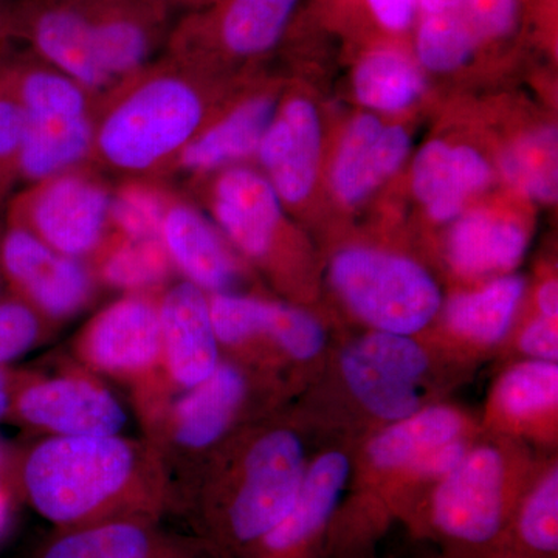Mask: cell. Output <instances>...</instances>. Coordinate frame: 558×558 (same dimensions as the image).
<instances>
[{"label": "cell", "mask_w": 558, "mask_h": 558, "mask_svg": "<svg viewBox=\"0 0 558 558\" xmlns=\"http://www.w3.org/2000/svg\"><path fill=\"white\" fill-rule=\"evenodd\" d=\"M20 487L54 529L172 513L163 465L146 438L49 436L25 454Z\"/></svg>", "instance_id": "cell-1"}, {"label": "cell", "mask_w": 558, "mask_h": 558, "mask_svg": "<svg viewBox=\"0 0 558 558\" xmlns=\"http://www.w3.org/2000/svg\"><path fill=\"white\" fill-rule=\"evenodd\" d=\"M307 465L295 429L252 428L209 464L179 517L220 558H240L292 508Z\"/></svg>", "instance_id": "cell-2"}, {"label": "cell", "mask_w": 558, "mask_h": 558, "mask_svg": "<svg viewBox=\"0 0 558 558\" xmlns=\"http://www.w3.org/2000/svg\"><path fill=\"white\" fill-rule=\"evenodd\" d=\"M209 119L207 83L190 68L142 69L98 98L87 165L126 180L171 174Z\"/></svg>", "instance_id": "cell-3"}, {"label": "cell", "mask_w": 558, "mask_h": 558, "mask_svg": "<svg viewBox=\"0 0 558 558\" xmlns=\"http://www.w3.org/2000/svg\"><path fill=\"white\" fill-rule=\"evenodd\" d=\"M531 472L515 440L475 442L433 484L409 523L438 539L451 557L490 558L535 478Z\"/></svg>", "instance_id": "cell-4"}, {"label": "cell", "mask_w": 558, "mask_h": 558, "mask_svg": "<svg viewBox=\"0 0 558 558\" xmlns=\"http://www.w3.org/2000/svg\"><path fill=\"white\" fill-rule=\"evenodd\" d=\"M258 371L220 360L211 376L180 392L146 425L170 486L172 515H179L191 492L227 444L236 438L252 405Z\"/></svg>", "instance_id": "cell-5"}, {"label": "cell", "mask_w": 558, "mask_h": 558, "mask_svg": "<svg viewBox=\"0 0 558 558\" xmlns=\"http://www.w3.org/2000/svg\"><path fill=\"white\" fill-rule=\"evenodd\" d=\"M160 292L126 293L113 301L81 329L73 344L84 369L130 385L143 427L172 400L163 376Z\"/></svg>", "instance_id": "cell-6"}, {"label": "cell", "mask_w": 558, "mask_h": 558, "mask_svg": "<svg viewBox=\"0 0 558 558\" xmlns=\"http://www.w3.org/2000/svg\"><path fill=\"white\" fill-rule=\"evenodd\" d=\"M0 75L27 117L21 180L35 183L87 165L98 98L53 68L21 65Z\"/></svg>", "instance_id": "cell-7"}, {"label": "cell", "mask_w": 558, "mask_h": 558, "mask_svg": "<svg viewBox=\"0 0 558 558\" xmlns=\"http://www.w3.org/2000/svg\"><path fill=\"white\" fill-rule=\"evenodd\" d=\"M329 275L341 301L371 330L414 337L442 310L438 282L409 256L348 247L333 256Z\"/></svg>", "instance_id": "cell-8"}, {"label": "cell", "mask_w": 558, "mask_h": 558, "mask_svg": "<svg viewBox=\"0 0 558 558\" xmlns=\"http://www.w3.org/2000/svg\"><path fill=\"white\" fill-rule=\"evenodd\" d=\"M110 193L89 165L31 183L11 197L7 223L47 247L89 259L109 233Z\"/></svg>", "instance_id": "cell-9"}, {"label": "cell", "mask_w": 558, "mask_h": 558, "mask_svg": "<svg viewBox=\"0 0 558 558\" xmlns=\"http://www.w3.org/2000/svg\"><path fill=\"white\" fill-rule=\"evenodd\" d=\"M215 328L234 362L266 374L284 363L312 362L328 343L325 326L310 311L241 293L220 301Z\"/></svg>", "instance_id": "cell-10"}, {"label": "cell", "mask_w": 558, "mask_h": 558, "mask_svg": "<svg viewBox=\"0 0 558 558\" xmlns=\"http://www.w3.org/2000/svg\"><path fill=\"white\" fill-rule=\"evenodd\" d=\"M432 359L416 337L371 330L343 349L340 373L352 398L385 425L428 405Z\"/></svg>", "instance_id": "cell-11"}, {"label": "cell", "mask_w": 558, "mask_h": 558, "mask_svg": "<svg viewBox=\"0 0 558 558\" xmlns=\"http://www.w3.org/2000/svg\"><path fill=\"white\" fill-rule=\"evenodd\" d=\"M9 421L50 436H112L126 427L124 407L87 369L54 376L25 373Z\"/></svg>", "instance_id": "cell-12"}, {"label": "cell", "mask_w": 558, "mask_h": 558, "mask_svg": "<svg viewBox=\"0 0 558 558\" xmlns=\"http://www.w3.org/2000/svg\"><path fill=\"white\" fill-rule=\"evenodd\" d=\"M208 207L220 233L245 259L278 281L284 278L282 202L263 172L247 167L222 170L209 186Z\"/></svg>", "instance_id": "cell-13"}, {"label": "cell", "mask_w": 558, "mask_h": 558, "mask_svg": "<svg viewBox=\"0 0 558 558\" xmlns=\"http://www.w3.org/2000/svg\"><path fill=\"white\" fill-rule=\"evenodd\" d=\"M0 260L10 295L49 325L75 317L95 296L98 281L86 259L54 252L20 227L3 229Z\"/></svg>", "instance_id": "cell-14"}, {"label": "cell", "mask_w": 558, "mask_h": 558, "mask_svg": "<svg viewBox=\"0 0 558 558\" xmlns=\"http://www.w3.org/2000/svg\"><path fill=\"white\" fill-rule=\"evenodd\" d=\"M417 11L418 62L429 72L450 73L515 32L520 0H418Z\"/></svg>", "instance_id": "cell-15"}, {"label": "cell", "mask_w": 558, "mask_h": 558, "mask_svg": "<svg viewBox=\"0 0 558 558\" xmlns=\"http://www.w3.org/2000/svg\"><path fill=\"white\" fill-rule=\"evenodd\" d=\"M351 473V459L343 451H325L311 461L292 508L240 558H325Z\"/></svg>", "instance_id": "cell-16"}, {"label": "cell", "mask_w": 558, "mask_h": 558, "mask_svg": "<svg viewBox=\"0 0 558 558\" xmlns=\"http://www.w3.org/2000/svg\"><path fill=\"white\" fill-rule=\"evenodd\" d=\"M32 558H220L205 539L161 526V520L120 519L54 529Z\"/></svg>", "instance_id": "cell-17"}, {"label": "cell", "mask_w": 558, "mask_h": 558, "mask_svg": "<svg viewBox=\"0 0 558 558\" xmlns=\"http://www.w3.org/2000/svg\"><path fill=\"white\" fill-rule=\"evenodd\" d=\"M163 376L172 395L196 387L222 360L209 312L208 293L189 281L159 295Z\"/></svg>", "instance_id": "cell-18"}, {"label": "cell", "mask_w": 558, "mask_h": 558, "mask_svg": "<svg viewBox=\"0 0 558 558\" xmlns=\"http://www.w3.org/2000/svg\"><path fill=\"white\" fill-rule=\"evenodd\" d=\"M484 425L498 438L553 442L558 427V363L523 360L488 395Z\"/></svg>", "instance_id": "cell-19"}, {"label": "cell", "mask_w": 558, "mask_h": 558, "mask_svg": "<svg viewBox=\"0 0 558 558\" xmlns=\"http://www.w3.org/2000/svg\"><path fill=\"white\" fill-rule=\"evenodd\" d=\"M319 153L322 126L315 106L306 98L278 106L256 157L282 205H300L311 196Z\"/></svg>", "instance_id": "cell-20"}, {"label": "cell", "mask_w": 558, "mask_h": 558, "mask_svg": "<svg viewBox=\"0 0 558 558\" xmlns=\"http://www.w3.org/2000/svg\"><path fill=\"white\" fill-rule=\"evenodd\" d=\"M160 240L172 267L185 281L207 292H233L241 277L240 264L220 236L219 229L189 202L168 197Z\"/></svg>", "instance_id": "cell-21"}, {"label": "cell", "mask_w": 558, "mask_h": 558, "mask_svg": "<svg viewBox=\"0 0 558 558\" xmlns=\"http://www.w3.org/2000/svg\"><path fill=\"white\" fill-rule=\"evenodd\" d=\"M410 149L403 128H385L377 117L363 113L341 140L332 168L333 193L349 207L360 204L399 171Z\"/></svg>", "instance_id": "cell-22"}, {"label": "cell", "mask_w": 558, "mask_h": 558, "mask_svg": "<svg viewBox=\"0 0 558 558\" xmlns=\"http://www.w3.org/2000/svg\"><path fill=\"white\" fill-rule=\"evenodd\" d=\"M278 106L275 95L263 92L236 102L218 119H209L182 150L172 172L202 175L238 167L240 161L256 156Z\"/></svg>", "instance_id": "cell-23"}, {"label": "cell", "mask_w": 558, "mask_h": 558, "mask_svg": "<svg viewBox=\"0 0 558 558\" xmlns=\"http://www.w3.org/2000/svg\"><path fill=\"white\" fill-rule=\"evenodd\" d=\"M492 168L470 146L429 142L418 150L413 165V190L436 222H451L462 215L472 194L486 190Z\"/></svg>", "instance_id": "cell-24"}, {"label": "cell", "mask_w": 558, "mask_h": 558, "mask_svg": "<svg viewBox=\"0 0 558 558\" xmlns=\"http://www.w3.org/2000/svg\"><path fill=\"white\" fill-rule=\"evenodd\" d=\"M524 292L526 279L508 274L451 296L439 314L453 348L487 351L501 344L513 328Z\"/></svg>", "instance_id": "cell-25"}, {"label": "cell", "mask_w": 558, "mask_h": 558, "mask_svg": "<svg viewBox=\"0 0 558 558\" xmlns=\"http://www.w3.org/2000/svg\"><path fill=\"white\" fill-rule=\"evenodd\" d=\"M527 247V230L517 220L472 211L454 220L447 240V259L459 277L497 278L515 269Z\"/></svg>", "instance_id": "cell-26"}, {"label": "cell", "mask_w": 558, "mask_h": 558, "mask_svg": "<svg viewBox=\"0 0 558 558\" xmlns=\"http://www.w3.org/2000/svg\"><path fill=\"white\" fill-rule=\"evenodd\" d=\"M36 50L51 68L100 98L116 87L95 54L92 21L73 9L43 11L33 22Z\"/></svg>", "instance_id": "cell-27"}, {"label": "cell", "mask_w": 558, "mask_h": 558, "mask_svg": "<svg viewBox=\"0 0 558 558\" xmlns=\"http://www.w3.org/2000/svg\"><path fill=\"white\" fill-rule=\"evenodd\" d=\"M87 263L98 284L126 293L160 292L175 271L160 238H131L112 230Z\"/></svg>", "instance_id": "cell-28"}, {"label": "cell", "mask_w": 558, "mask_h": 558, "mask_svg": "<svg viewBox=\"0 0 558 558\" xmlns=\"http://www.w3.org/2000/svg\"><path fill=\"white\" fill-rule=\"evenodd\" d=\"M490 558H558V469L535 475Z\"/></svg>", "instance_id": "cell-29"}, {"label": "cell", "mask_w": 558, "mask_h": 558, "mask_svg": "<svg viewBox=\"0 0 558 558\" xmlns=\"http://www.w3.org/2000/svg\"><path fill=\"white\" fill-rule=\"evenodd\" d=\"M300 0H230L219 21L223 50L234 58L263 57L277 47Z\"/></svg>", "instance_id": "cell-30"}, {"label": "cell", "mask_w": 558, "mask_h": 558, "mask_svg": "<svg viewBox=\"0 0 558 558\" xmlns=\"http://www.w3.org/2000/svg\"><path fill=\"white\" fill-rule=\"evenodd\" d=\"M424 89L421 69L396 49L371 51L355 69V97L365 108L402 112L418 100Z\"/></svg>", "instance_id": "cell-31"}, {"label": "cell", "mask_w": 558, "mask_h": 558, "mask_svg": "<svg viewBox=\"0 0 558 558\" xmlns=\"http://www.w3.org/2000/svg\"><path fill=\"white\" fill-rule=\"evenodd\" d=\"M557 150L556 126L529 132L502 153V174L529 199L553 204L558 191Z\"/></svg>", "instance_id": "cell-32"}, {"label": "cell", "mask_w": 558, "mask_h": 558, "mask_svg": "<svg viewBox=\"0 0 558 558\" xmlns=\"http://www.w3.org/2000/svg\"><path fill=\"white\" fill-rule=\"evenodd\" d=\"M92 38L97 60L116 86L145 69L150 38L140 22L128 17L92 21Z\"/></svg>", "instance_id": "cell-33"}, {"label": "cell", "mask_w": 558, "mask_h": 558, "mask_svg": "<svg viewBox=\"0 0 558 558\" xmlns=\"http://www.w3.org/2000/svg\"><path fill=\"white\" fill-rule=\"evenodd\" d=\"M170 194L153 180L128 179L110 197L109 230L131 238H160Z\"/></svg>", "instance_id": "cell-34"}, {"label": "cell", "mask_w": 558, "mask_h": 558, "mask_svg": "<svg viewBox=\"0 0 558 558\" xmlns=\"http://www.w3.org/2000/svg\"><path fill=\"white\" fill-rule=\"evenodd\" d=\"M27 117L9 83L0 75V205L21 180Z\"/></svg>", "instance_id": "cell-35"}, {"label": "cell", "mask_w": 558, "mask_h": 558, "mask_svg": "<svg viewBox=\"0 0 558 558\" xmlns=\"http://www.w3.org/2000/svg\"><path fill=\"white\" fill-rule=\"evenodd\" d=\"M50 325L32 307L7 295L0 300V368L46 339Z\"/></svg>", "instance_id": "cell-36"}, {"label": "cell", "mask_w": 558, "mask_h": 558, "mask_svg": "<svg viewBox=\"0 0 558 558\" xmlns=\"http://www.w3.org/2000/svg\"><path fill=\"white\" fill-rule=\"evenodd\" d=\"M517 348L529 360L558 363V322L535 315L521 328Z\"/></svg>", "instance_id": "cell-37"}, {"label": "cell", "mask_w": 558, "mask_h": 558, "mask_svg": "<svg viewBox=\"0 0 558 558\" xmlns=\"http://www.w3.org/2000/svg\"><path fill=\"white\" fill-rule=\"evenodd\" d=\"M371 13L389 32L409 31L416 17L418 0H366Z\"/></svg>", "instance_id": "cell-38"}, {"label": "cell", "mask_w": 558, "mask_h": 558, "mask_svg": "<svg viewBox=\"0 0 558 558\" xmlns=\"http://www.w3.org/2000/svg\"><path fill=\"white\" fill-rule=\"evenodd\" d=\"M24 376V371H13L7 366L0 368V421L10 417L14 396Z\"/></svg>", "instance_id": "cell-39"}, {"label": "cell", "mask_w": 558, "mask_h": 558, "mask_svg": "<svg viewBox=\"0 0 558 558\" xmlns=\"http://www.w3.org/2000/svg\"><path fill=\"white\" fill-rule=\"evenodd\" d=\"M537 315L558 322V284L556 278L546 279L535 293Z\"/></svg>", "instance_id": "cell-40"}, {"label": "cell", "mask_w": 558, "mask_h": 558, "mask_svg": "<svg viewBox=\"0 0 558 558\" xmlns=\"http://www.w3.org/2000/svg\"><path fill=\"white\" fill-rule=\"evenodd\" d=\"M11 521V497L10 492L0 483V538L5 534Z\"/></svg>", "instance_id": "cell-41"}, {"label": "cell", "mask_w": 558, "mask_h": 558, "mask_svg": "<svg viewBox=\"0 0 558 558\" xmlns=\"http://www.w3.org/2000/svg\"><path fill=\"white\" fill-rule=\"evenodd\" d=\"M3 229H0V241H2ZM10 295L9 289H7L5 277H3L2 260H0V300L5 299Z\"/></svg>", "instance_id": "cell-42"}]
</instances>
